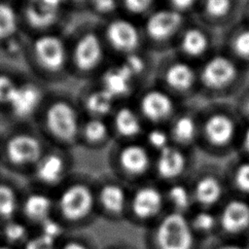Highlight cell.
Listing matches in <instances>:
<instances>
[{"label": "cell", "instance_id": "1", "mask_svg": "<svg viewBox=\"0 0 249 249\" xmlns=\"http://www.w3.org/2000/svg\"><path fill=\"white\" fill-rule=\"evenodd\" d=\"M83 118L76 90L53 87L33 124L50 146L76 150Z\"/></svg>", "mask_w": 249, "mask_h": 249}, {"label": "cell", "instance_id": "2", "mask_svg": "<svg viewBox=\"0 0 249 249\" xmlns=\"http://www.w3.org/2000/svg\"><path fill=\"white\" fill-rule=\"evenodd\" d=\"M196 151L202 157L220 160L236 152L242 122L231 100L199 101Z\"/></svg>", "mask_w": 249, "mask_h": 249}, {"label": "cell", "instance_id": "3", "mask_svg": "<svg viewBox=\"0 0 249 249\" xmlns=\"http://www.w3.org/2000/svg\"><path fill=\"white\" fill-rule=\"evenodd\" d=\"M70 77L75 85L93 81L111 60L99 22L85 13L78 14L66 30Z\"/></svg>", "mask_w": 249, "mask_h": 249}, {"label": "cell", "instance_id": "4", "mask_svg": "<svg viewBox=\"0 0 249 249\" xmlns=\"http://www.w3.org/2000/svg\"><path fill=\"white\" fill-rule=\"evenodd\" d=\"M21 64L30 76L50 87L73 83L70 77L68 39L64 31L26 36Z\"/></svg>", "mask_w": 249, "mask_h": 249}, {"label": "cell", "instance_id": "5", "mask_svg": "<svg viewBox=\"0 0 249 249\" xmlns=\"http://www.w3.org/2000/svg\"><path fill=\"white\" fill-rule=\"evenodd\" d=\"M94 178L89 173L75 170L53 193V217L67 231H88L99 220Z\"/></svg>", "mask_w": 249, "mask_h": 249}, {"label": "cell", "instance_id": "6", "mask_svg": "<svg viewBox=\"0 0 249 249\" xmlns=\"http://www.w3.org/2000/svg\"><path fill=\"white\" fill-rule=\"evenodd\" d=\"M49 146L33 124L4 125L0 169L25 180Z\"/></svg>", "mask_w": 249, "mask_h": 249}, {"label": "cell", "instance_id": "7", "mask_svg": "<svg viewBox=\"0 0 249 249\" xmlns=\"http://www.w3.org/2000/svg\"><path fill=\"white\" fill-rule=\"evenodd\" d=\"M198 99L231 100L243 86L244 69L221 48L197 65Z\"/></svg>", "mask_w": 249, "mask_h": 249}, {"label": "cell", "instance_id": "8", "mask_svg": "<svg viewBox=\"0 0 249 249\" xmlns=\"http://www.w3.org/2000/svg\"><path fill=\"white\" fill-rule=\"evenodd\" d=\"M106 160L108 171L129 187L152 179L154 153L142 140L113 142Z\"/></svg>", "mask_w": 249, "mask_h": 249}, {"label": "cell", "instance_id": "9", "mask_svg": "<svg viewBox=\"0 0 249 249\" xmlns=\"http://www.w3.org/2000/svg\"><path fill=\"white\" fill-rule=\"evenodd\" d=\"M142 249H204L185 214L167 210L141 233Z\"/></svg>", "mask_w": 249, "mask_h": 249}, {"label": "cell", "instance_id": "10", "mask_svg": "<svg viewBox=\"0 0 249 249\" xmlns=\"http://www.w3.org/2000/svg\"><path fill=\"white\" fill-rule=\"evenodd\" d=\"M153 82L183 103L199 100L197 65L174 52L158 55Z\"/></svg>", "mask_w": 249, "mask_h": 249}, {"label": "cell", "instance_id": "11", "mask_svg": "<svg viewBox=\"0 0 249 249\" xmlns=\"http://www.w3.org/2000/svg\"><path fill=\"white\" fill-rule=\"evenodd\" d=\"M189 18L163 4L157 6L140 20L145 48L157 55L171 52Z\"/></svg>", "mask_w": 249, "mask_h": 249}, {"label": "cell", "instance_id": "12", "mask_svg": "<svg viewBox=\"0 0 249 249\" xmlns=\"http://www.w3.org/2000/svg\"><path fill=\"white\" fill-rule=\"evenodd\" d=\"M166 211L163 186L149 179L130 187L125 223L143 231Z\"/></svg>", "mask_w": 249, "mask_h": 249}, {"label": "cell", "instance_id": "13", "mask_svg": "<svg viewBox=\"0 0 249 249\" xmlns=\"http://www.w3.org/2000/svg\"><path fill=\"white\" fill-rule=\"evenodd\" d=\"M207 159V158H206ZM195 206L216 210L227 198V183L224 166L220 160L207 159L198 162L187 179Z\"/></svg>", "mask_w": 249, "mask_h": 249}, {"label": "cell", "instance_id": "14", "mask_svg": "<svg viewBox=\"0 0 249 249\" xmlns=\"http://www.w3.org/2000/svg\"><path fill=\"white\" fill-rule=\"evenodd\" d=\"M74 151L49 146L24 182L53 194L76 170Z\"/></svg>", "mask_w": 249, "mask_h": 249}, {"label": "cell", "instance_id": "15", "mask_svg": "<svg viewBox=\"0 0 249 249\" xmlns=\"http://www.w3.org/2000/svg\"><path fill=\"white\" fill-rule=\"evenodd\" d=\"M21 29L25 36L64 31L78 15L47 4L42 0H23L18 3Z\"/></svg>", "mask_w": 249, "mask_h": 249}, {"label": "cell", "instance_id": "16", "mask_svg": "<svg viewBox=\"0 0 249 249\" xmlns=\"http://www.w3.org/2000/svg\"><path fill=\"white\" fill-rule=\"evenodd\" d=\"M98 22L111 58H120L145 48L140 21L119 13Z\"/></svg>", "mask_w": 249, "mask_h": 249}, {"label": "cell", "instance_id": "17", "mask_svg": "<svg viewBox=\"0 0 249 249\" xmlns=\"http://www.w3.org/2000/svg\"><path fill=\"white\" fill-rule=\"evenodd\" d=\"M52 88L27 73L18 84L2 118L4 124H33Z\"/></svg>", "mask_w": 249, "mask_h": 249}, {"label": "cell", "instance_id": "18", "mask_svg": "<svg viewBox=\"0 0 249 249\" xmlns=\"http://www.w3.org/2000/svg\"><path fill=\"white\" fill-rule=\"evenodd\" d=\"M130 187L106 171L94 178L96 211L99 220L125 222Z\"/></svg>", "mask_w": 249, "mask_h": 249}, {"label": "cell", "instance_id": "19", "mask_svg": "<svg viewBox=\"0 0 249 249\" xmlns=\"http://www.w3.org/2000/svg\"><path fill=\"white\" fill-rule=\"evenodd\" d=\"M220 32L191 17L180 32L171 52L198 65L220 48Z\"/></svg>", "mask_w": 249, "mask_h": 249}, {"label": "cell", "instance_id": "20", "mask_svg": "<svg viewBox=\"0 0 249 249\" xmlns=\"http://www.w3.org/2000/svg\"><path fill=\"white\" fill-rule=\"evenodd\" d=\"M132 102L147 125H167L185 104L154 82L139 89Z\"/></svg>", "mask_w": 249, "mask_h": 249}, {"label": "cell", "instance_id": "21", "mask_svg": "<svg viewBox=\"0 0 249 249\" xmlns=\"http://www.w3.org/2000/svg\"><path fill=\"white\" fill-rule=\"evenodd\" d=\"M197 151L170 144L154 154L152 179L161 186L187 180L197 163Z\"/></svg>", "mask_w": 249, "mask_h": 249}, {"label": "cell", "instance_id": "22", "mask_svg": "<svg viewBox=\"0 0 249 249\" xmlns=\"http://www.w3.org/2000/svg\"><path fill=\"white\" fill-rule=\"evenodd\" d=\"M200 100L185 103L167 124L171 144L196 150L198 138V104Z\"/></svg>", "mask_w": 249, "mask_h": 249}, {"label": "cell", "instance_id": "23", "mask_svg": "<svg viewBox=\"0 0 249 249\" xmlns=\"http://www.w3.org/2000/svg\"><path fill=\"white\" fill-rule=\"evenodd\" d=\"M107 90L118 102L132 100L141 89L127 68L119 60L112 59L93 80Z\"/></svg>", "mask_w": 249, "mask_h": 249}, {"label": "cell", "instance_id": "24", "mask_svg": "<svg viewBox=\"0 0 249 249\" xmlns=\"http://www.w3.org/2000/svg\"><path fill=\"white\" fill-rule=\"evenodd\" d=\"M218 236L232 239L249 230V203L238 196L227 197L216 209Z\"/></svg>", "mask_w": 249, "mask_h": 249}, {"label": "cell", "instance_id": "25", "mask_svg": "<svg viewBox=\"0 0 249 249\" xmlns=\"http://www.w3.org/2000/svg\"><path fill=\"white\" fill-rule=\"evenodd\" d=\"M108 120L114 142L141 140L147 127L132 100L118 102Z\"/></svg>", "mask_w": 249, "mask_h": 249}, {"label": "cell", "instance_id": "26", "mask_svg": "<svg viewBox=\"0 0 249 249\" xmlns=\"http://www.w3.org/2000/svg\"><path fill=\"white\" fill-rule=\"evenodd\" d=\"M53 194L28 186L22 193L18 217L33 231L53 217Z\"/></svg>", "mask_w": 249, "mask_h": 249}, {"label": "cell", "instance_id": "27", "mask_svg": "<svg viewBox=\"0 0 249 249\" xmlns=\"http://www.w3.org/2000/svg\"><path fill=\"white\" fill-rule=\"evenodd\" d=\"M240 11L239 0H201L193 17L222 33L238 21Z\"/></svg>", "mask_w": 249, "mask_h": 249}, {"label": "cell", "instance_id": "28", "mask_svg": "<svg viewBox=\"0 0 249 249\" xmlns=\"http://www.w3.org/2000/svg\"><path fill=\"white\" fill-rule=\"evenodd\" d=\"M76 95L84 116L108 119L118 101L94 81L80 84Z\"/></svg>", "mask_w": 249, "mask_h": 249}, {"label": "cell", "instance_id": "29", "mask_svg": "<svg viewBox=\"0 0 249 249\" xmlns=\"http://www.w3.org/2000/svg\"><path fill=\"white\" fill-rule=\"evenodd\" d=\"M113 142L114 138L108 119L84 116L77 149L95 152L108 150Z\"/></svg>", "mask_w": 249, "mask_h": 249}, {"label": "cell", "instance_id": "30", "mask_svg": "<svg viewBox=\"0 0 249 249\" xmlns=\"http://www.w3.org/2000/svg\"><path fill=\"white\" fill-rule=\"evenodd\" d=\"M14 175L0 169V224L18 216L25 184Z\"/></svg>", "mask_w": 249, "mask_h": 249}, {"label": "cell", "instance_id": "31", "mask_svg": "<svg viewBox=\"0 0 249 249\" xmlns=\"http://www.w3.org/2000/svg\"><path fill=\"white\" fill-rule=\"evenodd\" d=\"M220 48L244 67L249 62V25L238 20L223 31Z\"/></svg>", "mask_w": 249, "mask_h": 249}, {"label": "cell", "instance_id": "32", "mask_svg": "<svg viewBox=\"0 0 249 249\" xmlns=\"http://www.w3.org/2000/svg\"><path fill=\"white\" fill-rule=\"evenodd\" d=\"M26 74L21 64L0 58V119L3 118L18 84Z\"/></svg>", "mask_w": 249, "mask_h": 249}, {"label": "cell", "instance_id": "33", "mask_svg": "<svg viewBox=\"0 0 249 249\" xmlns=\"http://www.w3.org/2000/svg\"><path fill=\"white\" fill-rule=\"evenodd\" d=\"M163 192L167 210L188 215L196 208L191 188L187 180L165 185L163 186Z\"/></svg>", "mask_w": 249, "mask_h": 249}, {"label": "cell", "instance_id": "34", "mask_svg": "<svg viewBox=\"0 0 249 249\" xmlns=\"http://www.w3.org/2000/svg\"><path fill=\"white\" fill-rule=\"evenodd\" d=\"M22 33L18 4L0 0V48Z\"/></svg>", "mask_w": 249, "mask_h": 249}, {"label": "cell", "instance_id": "35", "mask_svg": "<svg viewBox=\"0 0 249 249\" xmlns=\"http://www.w3.org/2000/svg\"><path fill=\"white\" fill-rule=\"evenodd\" d=\"M187 217L192 230L201 241L206 243L218 236L216 210L196 207Z\"/></svg>", "mask_w": 249, "mask_h": 249}, {"label": "cell", "instance_id": "36", "mask_svg": "<svg viewBox=\"0 0 249 249\" xmlns=\"http://www.w3.org/2000/svg\"><path fill=\"white\" fill-rule=\"evenodd\" d=\"M33 230L18 216L0 224V242L20 249L33 233Z\"/></svg>", "mask_w": 249, "mask_h": 249}, {"label": "cell", "instance_id": "37", "mask_svg": "<svg viewBox=\"0 0 249 249\" xmlns=\"http://www.w3.org/2000/svg\"><path fill=\"white\" fill-rule=\"evenodd\" d=\"M226 183L236 193L249 195V160H239L224 166Z\"/></svg>", "mask_w": 249, "mask_h": 249}, {"label": "cell", "instance_id": "38", "mask_svg": "<svg viewBox=\"0 0 249 249\" xmlns=\"http://www.w3.org/2000/svg\"><path fill=\"white\" fill-rule=\"evenodd\" d=\"M99 243L88 231H68L58 242L57 249H99Z\"/></svg>", "mask_w": 249, "mask_h": 249}, {"label": "cell", "instance_id": "39", "mask_svg": "<svg viewBox=\"0 0 249 249\" xmlns=\"http://www.w3.org/2000/svg\"><path fill=\"white\" fill-rule=\"evenodd\" d=\"M141 140L154 154L171 144L166 125H147Z\"/></svg>", "mask_w": 249, "mask_h": 249}, {"label": "cell", "instance_id": "40", "mask_svg": "<svg viewBox=\"0 0 249 249\" xmlns=\"http://www.w3.org/2000/svg\"><path fill=\"white\" fill-rule=\"evenodd\" d=\"M120 13L138 21L160 4V0H119Z\"/></svg>", "mask_w": 249, "mask_h": 249}, {"label": "cell", "instance_id": "41", "mask_svg": "<svg viewBox=\"0 0 249 249\" xmlns=\"http://www.w3.org/2000/svg\"><path fill=\"white\" fill-rule=\"evenodd\" d=\"M120 13L119 0H89L86 9V14L102 21Z\"/></svg>", "mask_w": 249, "mask_h": 249}, {"label": "cell", "instance_id": "42", "mask_svg": "<svg viewBox=\"0 0 249 249\" xmlns=\"http://www.w3.org/2000/svg\"><path fill=\"white\" fill-rule=\"evenodd\" d=\"M58 242L59 241L34 231L20 249H57Z\"/></svg>", "mask_w": 249, "mask_h": 249}, {"label": "cell", "instance_id": "43", "mask_svg": "<svg viewBox=\"0 0 249 249\" xmlns=\"http://www.w3.org/2000/svg\"><path fill=\"white\" fill-rule=\"evenodd\" d=\"M201 0H160L163 4L187 17H193Z\"/></svg>", "mask_w": 249, "mask_h": 249}, {"label": "cell", "instance_id": "44", "mask_svg": "<svg viewBox=\"0 0 249 249\" xmlns=\"http://www.w3.org/2000/svg\"><path fill=\"white\" fill-rule=\"evenodd\" d=\"M204 249H247V248L233 241L232 239L215 237L205 243Z\"/></svg>", "mask_w": 249, "mask_h": 249}, {"label": "cell", "instance_id": "45", "mask_svg": "<svg viewBox=\"0 0 249 249\" xmlns=\"http://www.w3.org/2000/svg\"><path fill=\"white\" fill-rule=\"evenodd\" d=\"M243 124L245 125H242L241 127L236 151L240 150L244 155L249 157V123H245Z\"/></svg>", "mask_w": 249, "mask_h": 249}, {"label": "cell", "instance_id": "46", "mask_svg": "<svg viewBox=\"0 0 249 249\" xmlns=\"http://www.w3.org/2000/svg\"><path fill=\"white\" fill-rule=\"evenodd\" d=\"M99 246H100L99 249H139L138 246H133L124 241H113V242L111 241L110 243L105 244L103 246L99 244Z\"/></svg>", "mask_w": 249, "mask_h": 249}, {"label": "cell", "instance_id": "47", "mask_svg": "<svg viewBox=\"0 0 249 249\" xmlns=\"http://www.w3.org/2000/svg\"><path fill=\"white\" fill-rule=\"evenodd\" d=\"M2 137H3V128L0 129V155H1V149H2Z\"/></svg>", "mask_w": 249, "mask_h": 249}, {"label": "cell", "instance_id": "48", "mask_svg": "<svg viewBox=\"0 0 249 249\" xmlns=\"http://www.w3.org/2000/svg\"><path fill=\"white\" fill-rule=\"evenodd\" d=\"M0 249H15V248H12V247H10V246H8V245L3 244V243L0 242Z\"/></svg>", "mask_w": 249, "mask_h": 249}, {"label": "cell", "instance_id": "49", "mask_svg": "<svg viewBox=\"0 0 249 249\" xmlns=\"http://www.w3.org/2000/svg\"><path fill=\"white\" fill-rule=\"evenodd\" d=\"M246 17H247V19L245 20V21H241V22H243V23H245V24H247V25H249V8H248V11H247V14L245 15ZM240 21V20H239Z\"/></svg>", "mask_w": 249, "mask_h": 249}, {"label": "cell", "instance_id": "50", "mask_svg": "<svg viewBox=\"0 0 249 249\" xmlns=\"http://www.w3.org/2000/svg\"><path fill=\"white\" fill-rule=\"evenodd\" d=\"M12 1H14V2H16V3H18H18H20V2H21V1H23V0H12Z\"/></svg>", "mask_w": 249, "mask_h": 249}, {"label": "cell", "instance_id": "51", "mask_svg": "<svg viewBox=\"0 0 249 249\" xmlns=\"http://www.w3.org/2000/svg\"><path fill=\"white\" fill-rule=\"evenodd\" d=\"M246 248H247V249H249V241H248V246H247Z\"/></svg>", "mask_w": 249, "mask_h": 249}]
</instances>
